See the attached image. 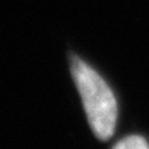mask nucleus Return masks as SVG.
<instances>
[{"label":"nucleus","mask_w":149,"mask_h":149,"mask_svg":"<svg viewBox=\"0 0 149 149\" xmlns=\"http://www.w3.org/2000/svg\"><path fill=\"white\" fill-rule=\"evenodd\" d=\"M113 149H149V145L140 135H130V137L120 140Z\"/></svg>","instance_id":"nucleus-2"},{"label":"nucleus","mask_w":149,"mask_h":149,"mask_svg":"<svg viewBox=\"0 0 149 149\" xmlns=\"http://www.w3.org/2000/svg\"><path fill=\"white\" fill-rule=\"evenodd\" d=\"M72 76L84 104L88 123L97 139H110L117 122V102L108 84L78 56L70 61Z\"/></svg>","instance_id":"nucleus-1"}]
</instances>
